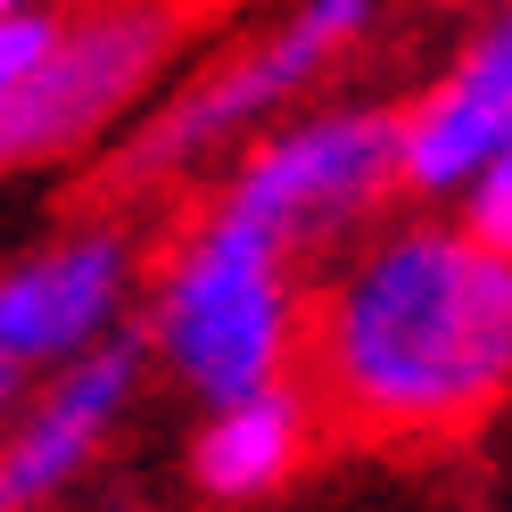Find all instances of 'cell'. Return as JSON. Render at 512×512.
<instances>
[{"label":"cell","mask_w":512,"mask_h":512,"mask_svg":"<svg viewBox=\"0 0 512 512\" xmlns=\"http://www.w3.org/2000/svg\"><path fill=\"white\" fill-rule=\"evenodd\" d=\"M306 323L314 314L298 290V248L223 190L166 240L141 306L157 372L199 405L281 389L306 356Z\"/></svg>","instance_id":"obj_2"},{"label":"cell","mask_w":512,"mask_h":512,"mask_svg":"<svg viewBox=\"0 0 512 512\" xmlns=\"http://www.w3.org/2000/svg\"><path fill=\"white\" fill-rule=\"evenodd\" d=\"M306 364L347 430L463 438L512 397V256L463 215L372 223L314 290Z\"/></svg>","instance_id":"obj_1"},{"label":"cell","mask_w":512,"mask_h":512,"mask_svg":"<svg viewBox=\"0 0 512 512\" xmlns=\"http://www.w3.org/2000/svg\"><path fill=\"white\" fill-rule=\"evenodd\" d=\"M0 512H17V504H9V496H0Z\"/></svg>","instance_id":"obj_15"},{"label":"cell","mask_w":512,"mask_h":512,"mask_svg":"<svg viewBox=\"0 0 512 512\" xmlns=\"http://www.w3.org/2000/svg\"><path fill=\"white\" fill-rule=\"evenodd\" d=\"M34 380H42V372L25 364L17 347H0V438H9V422H17V405L34 397Z\"/></svg>","instance_id":"obj_12"},{"label":"cell","mask_w":512,"mask_h":512,"mask_svg":"<svg viewBox=\"0 0 512 512\" xmlns=\"http://www.w3.org/2000/svg\"><path fill=\"white\" fill-rule=\"evenodd\" d=\"M133 290H141V240L124 223H67L58 240L0 265V347L50 372L116 339Z\"/></svg>","instance_id":"obj_6"},{"label":"cell","mask_w":512,"mask_h":512,"mask_svg":"<svg viewBox=\"0 0 512 512\" xmlns=\"http://www.w3.org/2000/svg\"><path fill=\"white\" fill-rule=\"evenodd\" d=\"M314 438V405L306 389H256L232 405H207L199 438H190V488L215 504H265L273 488H290Z\"/></svg>","instance_id":"obj_9"},{"label":"cell","mask_w":512,"mask_h":512,"mask_svg":"<svg viewBox=\"0 0 512 512\" xmlns=\"http://www.w3.org/2000/svg\"><path fill=\"white\" fill-rule=\"evenodd\" d=\"M372 25H380V0H290L256 42L223 50L215 67L174 83L166 100H149L133 116V133L108 149L100 182L116 199H157V190L190 182L207 157L248 149L273 116H290Z\"/></svg>","instance_id":"obj_3"},{"label":"cell","mask_w":512,"mask_h":512,"mask_svg":"<svg viewBox=\"0 0 512 512\" xmlns=\"http://www.w3.org/2000/svg\"><path fill=\"white\" fill-rule=\"evenodd\" d=\"M471 9H496V0H471Z\"/></svg>","instance_id":"obj_14"},{"label":"cell","mask_w":512,"mask_h":512,"mask_svg":"<svg viewBox=\"0 0 512 512\" xmlns=\"http://www.w3.org/2000/svg\"><path fill=\"white\" fill-rule=\"evenodd\" d=\"M496 149H512V0L479 9L463 50L405 100V190L455 199Z\"/></svg>","instance_id":"obj_8"},{"label":"cell","mask_w":512,"mask_h":512,"mask_svg":"<svg viewBox=\"0 0 512 512\" xmlns=\"http://www.w3.org/2000/svg\"><path fill=\"white\" fill-rule=\"evenodd\" d=\"M149 364L157 356H149L141 331H116L100 347H83V356L50 364L34 380V397L17 405L9 438H0V496H9L17 512L67 496L75 479L100 463V446L124 430V413H133Z\"/></svg>","instance_id":"obj_7"},{"label":"cell","mask_w":512,"mask_h":512,"mask_svg":"<svg viewBox=\"0 0 512 512\" xmlns=\"http://www.w3.org/2000/svg\"><path fill=\"white\" fill-rule=\"evenodd\" d=\"M17 9H42V0H0V17H17Z\"/></svg>","instance_id":"obj_13"},{"label":"cell","mask_w":512,"mask_h":512,"mask_svg":"<svg viewBox=\"0 0 512 512\" xmlns=\"http://www.w3.org/2000/svg\"><path fill=\"white\" fill-rule=\"evenodd\" d=\"M58 42V17L50 9H17V17H0V116L17 108V91L34 83V67L50 58Z\"/></svg>","instance_id":"obj_11"},{"label":"cell","mask_w":512,"mask_h":512,"mask_svg":"<svg viewBox=\"0 0 512 512\" xmlns=\"http://www.w3.org/2000/svg\"><path fill=\"white\" fill-rule=\"evenodd\" d=\"M182 0H100L83 17H58V42L0 116V174L67 166L100 149L116 124H133L141 100L182 58Z\"/></svg>","instance_id":"obj_5"},{"label":"cell","mask_w":512,"mask_h":512,"mask_svg":"<svg viewBox=\"0 0 512 512\" xmlns=\"http://www.w3.org/2000/svg\"><path fill=\"white\" fill-rule=\"evenodd\" d=\"M446 207H455V215H463L488 248H504V256H512V149H496V157H488V166H479V174H471Z\"/></svg>","instance_id":"obj_10"},{"label":"cell","mask_w":512,"mask_h":512,"mask_svg":"<svg viewBox=\"0 0 512 512\" xmlns=\"http://www.w3.org/2000/svg\"><path fill=\"white\" fill-rule=\"evenodd\" d=\"M405 190V108L380 100H323L273 116L248 149H232L223 199L273 223L298 256L356 248L389 199Z\"/></svg>","instance_id":"obj_4"}]
</instances>
